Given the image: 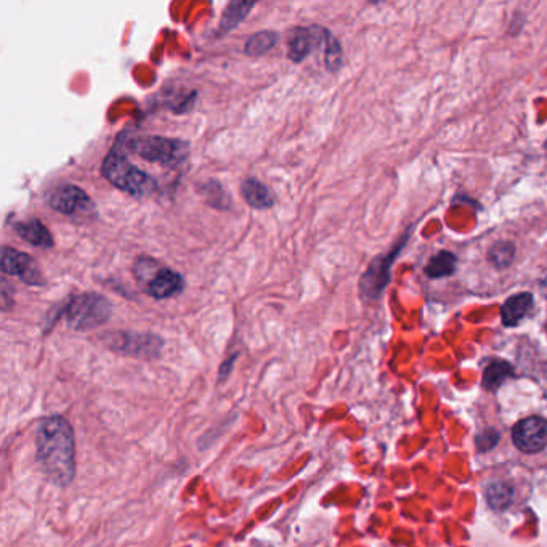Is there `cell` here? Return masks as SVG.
Listing matches in <instances>:
<instances>
[{
  "label": "cell",
  "mask_w": 547,
  "mask_h": 547,
  "mask_svg": "<svg viewBox=\"0 0 547 547\" xmlns=\"http://www.w3.org/2000/svg\"><path fill=\"white\" fill-rule=\"evenodd\" d=\"M35 454L43 474L53 485H71L76 475V443L66 418L47 416L41 420L35 430Z\"/></svg>",
  "instance_id": "6da1fadb"
},
{
  "label": "cell",
  "mask_w": 547,
  "mask_h": 547,
  "mask_svg": "<svg viewBox=\"0 0 547 547\" xmlns=\"http://www.w3.org/2000/svg\"><path fill=\"white\" fill-rule=\"evenodd\" d=\"M102 173L104 179L112 183V187L122 189L130 196L146 197L153 195L158 189L156 180L138 169L137 166L128 163L127 159L112 150L104 158L102 166Z\"/></svg>",
  "instance_id": "7a4b0ae2"
},
{
  "label": "cell",
  "mask_w": 547,
  "mask_h": 547,
  "mask_svg": "<svg viewBox=\"0 0 547 547\" xmlns=\"http://www.w3.org/2000/svg\"><path fill=\"white\" fill-rule=\"evenodd\" d=\"M63 315L74 331H92L104 325L112 315L110 300L96 292H84L66 302Z\"/></svg>",
  "instance_id": "3957f363"
},
{
  "label": "cell",
  "mask_w": 547,
  "mask_h": 547,
  "mask_svg": "<svg viewBox=\"0 0 547 547\" xmlns=\"http://www.w3.org/2000/svg\"><path fill=\"white\" fill-rule=\"evenodd\" d=\"M127 148L142 159L150 163L175 167L183 163L189 154V143L179 138L142 135L127 140Z\"/></svg>",
  "instance_id": "277c9868"
},
{
  "label": "cell",
  "mask_w": 547,
  "mask_h": 547,
  "mask_svg": "<svg viewBox=\"0 0 547 547\" xmlns=\"http://www.w3.org/2000/svg\"><path fill=\"white\" fill-rule=\"evenodd\" d=\"M103 343L119 355L134 358L154 359L163 351L164 341L151 333L110 331L102 337Z\"/></svg>",
  "instance_id": "5b68a950"
},
{
  "label": "cell",
  "mask_w": 547,
  "mask_h": 547,
  "mask_svg": "<svg viewBox=\"0 0 547 547\" xmlns=\"http://www.w3.org/2000/svg\"><path fill=\"white\" fill-rule=\"evenodd\" d=\"M47 204L61 215L73 219H89L95 215V204L92 197L84 189L73 183H61L50 189L45 196Z\"/></svg>",
  "instance_id": "8992f818"
},
{
  "label": "cell",
  "mask_w": 547,
  "mask_h": 547,
  "mask_svg": "<svg viewBox=\"0 0 547 547\" xmlns=\"http://www.w3.org/2000/svg\"><path fill=\"white\" fill-rule=\"evenodd\" d=\"M408 236L410 235H406L398 243V246L394 250H390L387 256L376 257L369 264L368 270L361 276V280H359V294L366 302L379 299L381 294L384 292L387 284L390 281V268H392V264H394L395 257L398 256V252L404 248Z\"/></svg>",
  "instance_id": "52a82bcc"
},
{
  "label": "cell",
  "mask_w": 547,
  "mask_h": 547,
  "mask_svg": "<svg viewBox=\"0 0 547 547\" xmlns=\"http://www.w3.org/2000/svg\"><path fill=\"white\" fill-rule=\"evenodd\" d=\"M0 266L4 274L17 276L27 286L45 284V278L39 266L35 264V258L18 249L4 246L2 256H0Z\"/></svg>",
  "instance_id": "ba28073f"
},
{
  "label": "cell",
  "mask_w": 547,
  "mask_h": 547,
  "mask_svg": "<svg viewBox=\"0 0 547 547\" xmlns=\"http://www.w3.org/2000/svg\"><path fill=\"white\" fill-rule=\"evenodd\" d=\"M329 31L323 26H310V27H294L289 33L288 41V55L289 60L300 63L305 60L313 49L325 47L329 37Z\"/></svg>",
  "instance_id": "9c48e42d"
},
{
  "label": "cell",
  "mask_w": 547,
  "mask_h": 547,
  "mask_svg": "<svg viewBox=\"0 0 547 547\" xmlns=\"http://www.w3.org/2000/svg\"><path fill=\"white\" fill-rule=\"evenodd\" d=\"M512 440L523 453H538L547 446V420L531 416L517 422L512 430Z\"/></svg>",
  "instance_id": "30bf717a"
},
{
  "label": "cell",
  "mask_w": 547,
  "mask_h": 547,
  "mask_svg": "<svg viewBox=\"0 0 547 547\" xmlns=\"http://www.w3.org/2000/svg\"><path fill=\"white\" fill-rule=\"evenodd\" d=\"M183 286L185 282L181 274L171 268H161L146 284V292L156 300L171 299L183 291Z\"/></svg>",
  "instance_id": "8fae6325"
},
{
  "label": "cell",
  "mask_w": 547,
  "mask_h": 547,
  "mask_svg": "<svg viewBox=\"0 0 547 547\" xmlns=\"http://www.w3.org/2000/svg\"><path fill=\"white\" fill-rule=\"evenodd\" d=\"M13 228L21 240L29 243L35 248H53V236L39 219H31L29 222L15 223Z\"/></svg>",
  "instance_id": "7c38bea8"
},
{
  "label": "cell",
  "mask_w": 547,
  "mask_h": 547,
  "mask_svg": "<svg viewBox=\"0 0 547 547\" xmlns=\"http://www.w3.org/2000/svg\"><path fill=\"white\" fill-rule=\"evenodd\" d=\"M533 304H535V299L530 292H522V294H515L512 297H509L501 308L503 323L509 327L519 325L523 318L530 313Z\"/></svg>",
  "instance_id": "4fadbf2b"
},
{
  "label": "cell",
  "mask_w": 547,
  "mask_h": 547,
  "mask_svg": "<svg viewBox=\"0 0 547 547\" xmlns=\"http://www.w3.org/2000/svg\"><path fill=\"white\" fill-rule=\"evenodd\" d=\"M241 193H243V197L246 199V203L254 209L266 211V209L274 207V193L260 180L252 179V177L244 180L243 185H241Z\"/></svg>",
  "instance_id": "5bb4252c"
},
{
  "label": "cell",
  "mask_w": 547,
  "mask_h": 547,
  "mask_svg": "<svg viewBox=\"0 0 547 547\" xmlns=\"http://www.w3.org/2000/svg\"><path fill=\"white\" fill-rule=\"evenodd\" d=\"M256 7V2H231L223 10L222 19L219 23L217 35H225L240 26L241 21L248 17L249 12Z\"/></svg>",
  "instance_id": "9a60e30c"
},
{
  "label": "cell",
  "mask_w": 547,
  "mask_h": 547,
  "mask_svg": "<svg viewBox=\"0 0 547 547\" xmlns=\"http://www.w3.org/2000/svg\"><path fill=\"white\" fill-rule=\"evenodd\" d=\"M456 264H458V258L453 252L442 250L430 258V262L426 266V274L432 280L451 276L456 272Z\"/></svg>",
  "instance_id": "2e32d148"
},
{
  "label": "cell",
  "mask_w": 547,
  "mask_h": 547,
  "mask_svg": "<svg viewBox=\"0 0 547 547\" xmlns=\"http://www.w3.org/2000/svg\"><path fill=\"white\" fill-rule=\"evenodd\" d=\"M280 42V35L274 31H260L257 35L249 37L248 42L244 45V53L249 57H262L268 51L274 49Z\"/></svg>",
  "instance_id": "e0dca14e"
},
{
  "label": "cell",
  "mask_w": 547,
  "mask_h": 547,
  "mask_svg": "<svg viewBox=\"0 0 547 547\" xmlns=\"http://www.w3.org/2000/svg\"><path fill=\"white\" fill-rule=\"evenodd\" d=\"M512 366L507 361L497 359L491 365H488L482 384L487 390H497L501 385L505 384V379L512 376Z\"/></svg>",
  "instance_id": "ac0fdd59"
},
{
  "label": "cell",
  "mask_w": 547,
  "mask_h": 547,
  "mask_svg": "<svg viewBox=\"0 0 547 547\" xmlns=\"http://www.w3.org/2000/svg\"><path fill=\"white\" fill-rule=\"evenodd\" d=\"M201 193H203L207 204L215 207V209H220V211L230 209L231 203H233L228 193L223 189L222 183L217 181V180L205 181L204 185L201 187Z\"/></svg>",
  "instance_id": "d6986e66"
},
{
  "label": "cell",
  "mask_w": 547,
  "mask_h": 547,
  "mask_svg": "<svg viewBox=\"0 0 547 547\" xmlns=\"http://www.w3.org/2000/svg\"><path fill=\"white\" fill-rule=\"evenodd\" d=\"M513 499V489L507 483H491L487 489L488 505H491L497 511H505L507 509Z\"/></svg>",
  "instance_id": "ffe728a7"
},
{
  "label": "cell",
  "mask_w": 547,
  "mask_h": 547,
  "mask_svg": "<svg viewBox=\"0 0 547 547\" xmlns=\"http://www.w3.org/2000/svg\"><path fill=\"white\" fill-rule=\"evenodd\" d=\"M513 258H515V246L509 241H499L488 250V260L499 270L512 266Z\"/></svg>",
  "instance_id": "44dd1931"
},
{
  "label": "cell",
  "mask_w": 547,
  "mask_h": 547,
  "mask_svg": "<svg viewBox=\"0 0 547 547\" xmlns=\"http://www.w3.org/2000/svg\"><path fill=\"white\" fill-rule=\"evenodd\" d=\"M343 47L339 41L334 37L333 35H329L327 41L325 43V61L326 68L329 71H337L343 66Z\"/></svg>",
  "instance_id": "7402d4cb"
},
{
  "label": "cell",
  "mask_w": 547,
  "mask_h": 547,
  "mask_svg": "<svg viewBox=\"0 0 547 547\" xmlns=\"http://www.w3.org/2000/svg\"><path fill=\"white\" fill-rule=\"evenodd\" d=\"M497 440H499V434H497V430H485L483 434H480L477 436V448H479L480 451H488V450H491L493 446H497Z\"/></svg>",
  "instance_id": "603a6c76"
},
{
  "label": "cell",
  "mask_w": 547,
  "mask_h": 547,
  "mask_svg": "<svg viewBox=\"0 0 547 547\" xmlns=\"http://www.w3.org/2000/svg\"><path fill=\"white\" fill-rule=\"evenodd\" d=\"M236 358H238V355H233V357H230L227 361H223L220 371H219L220 381H225L227 377L230 376L231 369H233V365H235Z\"/></svg>",
  "instance_id": "cb8c5ba5"
},
{
  "label": "cell",
  "mask_w": 547,
  "mask_h": 547,
  "mask_svg": "<svg viewBox=\"0 0 547 547\" xmlns=\"http://www.w3.org/2000/svg\"><path fill=\"white\" fill-rule=\"evenodd\" d=\"M543 291H544V294H546L547 297V280H544V282H543Z\"/></svg>",
  "instance_id": "d4e9b609"
},
{
  "label": "cell",
  "mask_w": 547,
  "mask_h": 547,
  "mask_svg": "<svg viewBox=\"0 0 547 547\" xmlns=\"http://www.w3.org/2000/svg\"><path fill=\"white\" fill-rule=\"evenodd\" d=\"M546 331H547V325H546Z\"/></svg>",
  "instance_id": "484cf974"
}]
</instances>
